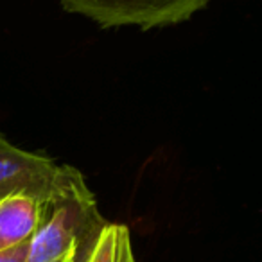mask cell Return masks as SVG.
<instances>
[{"mask_svg":"<svg viewBox=\"0 0 262 262\" xmlns=\"http://www.w3.org/2000/svg\"><path fill=\"white\" fill-rule=\"evenodd\" d=\"M69 13L104 29L139 27L142 31L182 24L205 9L210 0H59Z\"/></svg>","mask_w":262,"mask_h":262,"instance_id":"obj_2","label":"cell"},{"mask_svg":"<svg viewBox=\"0 0 262 262\" xmlns=\"http://www.w3.org/2000/svg\"><path fill=\"white\" fill-rule=\"evenodd\" d=\"M59 174L61 165L54 160L22 149L0 133V198L11 192L49 198L58 185Z\"/></svg>","mask_w":262,"mask_h":262,"instance_id":"obj_3","label":"cell"},{"mask_svg":"<svg viewBox=\"0 0 262 262\" xmlns=\"http://www.w3.org/2000/svg\"><path fill=\"white\" fill-rule=\"evenodd\" d=\"M81 262H137L129 228L122 223H106Z\"/></svg>","mask_w":262,"mask_h":262,"instance_id":"obj_5","label":"cell"},{"mask_svg":"<svg viewBox=\"0 0 262 262\" xmlns=\"http://www.w3.org/2000/svg\"><path fill=\"white\" fill-rule=\"evenodd\" d=\"M26 248L27 244H22V246H16L13 250L0 253V262H22L24 255H26Z\"/></svg>","mask_w":262,"mask_h":262,"instance_id":"obj_6","label":"cell"},{"mask_svg":"<svg viewBox=\"0 0 262 262\" xmlns=\"http://www.w3.org/2000/svg\"><path fill=\"white\" fill-rule=\"evenodd\" d=\"M45 200L29 192L0 198V253L29 243L43 217Z\"/></svg>","mask_w":262,"mask_h":262,"instance_id":"obj_4","label":"cell"},{"mask_svg":"<svg viewBox=\"0 0 262 262\" xmlns=\"http://www.w3.org/2000/svg\"><path fill=\"white\" fill-rule=\"evenodd\" d=\"M106 223L81 171L63 164L22 262H81Z\"/></svg>","mask_w":262,"mask_h":262,"instance_id":"obj_1","label":"cell"}]
</instances>
